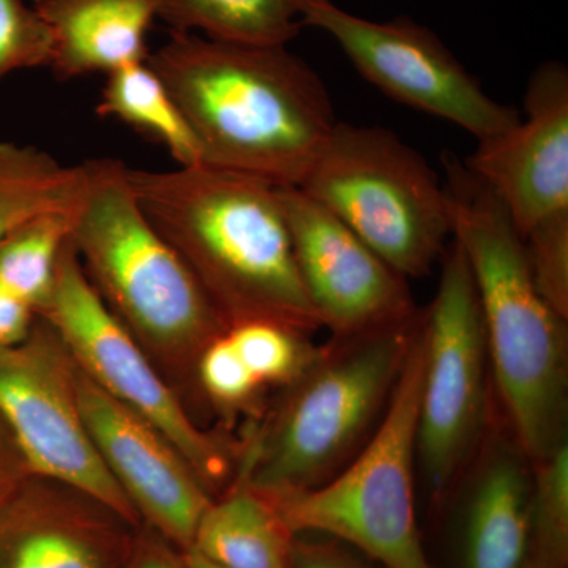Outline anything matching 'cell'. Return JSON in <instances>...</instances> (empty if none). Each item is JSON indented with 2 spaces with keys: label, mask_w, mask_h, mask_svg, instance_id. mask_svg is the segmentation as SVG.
<instances>
[{
  "label": "cell",
  "mask_w": 568,
  "mask_h": 568,
  "mask_svg": "<svg viewBox=\"0 0 568 568\" xmlns=\"http://www.w3.org/2000/svg\"><path fill=\"white\" fill-rule=\"evenodd\" d=\"M148 63L181 108L207 166L298 186L338 123L320 74L286 47L171 32Z\"/></svg>",
  "instance_id": "cell-1"
},
{
  "label": "cell",
  "mask_w": 568,
  "mask_h": 568,
  "mask_svg": "<svg viewBox=\"0 0 568 568\" xmlns=\"http://www.w3.org/2000/svg\"><path fill=\"white\" fill-rule=\"evenodd\" d=\"M134 196L231 327L323 328L295 261L280 186L220 168H129Z\"/></svg>",
  "instance_id": "cell-2"
},
{
  "label": "cell",
  "mask_w": 568,
  "mask_h": 568,
  "mask_svg": "<svg viewBox=\"0 0 568 568\" xmlns=\"http://www.w3.org/2000/svg\"><path fill=\"white\" fill-rule=\"evenodd\" d=\"M85 166L88 181L71 230L84 274L111 315L204 426L212 409L197 368L204 351L226 335L230 325L142 212L129 166L110 159Z\"/></svg>",
  "instance_id": "cell-3"
},
{
  "label": "cell",
  "mask_w": 568,
  "mask_h": 568,
  "mask_svg": "<svg viewBox=\"0 0 568 568\" xmlns=\"http://www.w3.org/2000/svg\"><path fill=\"white\" fill-rule=\"evenodd\" d=\"M444 168L452 235L476 284L497 399L538 462L568 443L567 320L537 290L499 197L450 153Z\"/></svg>",
  "instance_id": "cell-4"
},
{
  "label": "cell",
  "mask_w": 568,
  "mask_h": 568,
  "mask_svg": "<svg viewBox=\"0 0 568 568\" xmlns=\"http://www.w3.org/2000/svg\"><path fill=\"white\" fill-rule=\"evenodd\" d=\"M420 315L317 346L239 439L231 485L287 495L320 487L349 465L386 416Z\"/></svg>",
  "instance_id": "cell-5"
},
{
  "label": "cell",
  "mask_w": 568,
  "mask_h": 568,
  "mask_svg": "<svg viewBox=\"0 0 568 568\" xmlns=\"http://www.w3.org/2000/svg\"><path fill=\"white\" fill-rule=\"evenodd\" d=\"M424 366L420 315L386 416L361 454L320 487L263 495L294 536L334 538L381 568H433L417 521V424Z\"/></svg>",
  "instance_id": "cell-6"
},
{
  "label": "cell",
  "mask_w": 568,
  "mask_h": 568,
  "mask_svg": "<svg viewBox=\"0 0 568 568\" xmlns=\"http://www.w3.org/2000/svg\"><path fill=\"white\" fill-rule=\"evenodd\" d=\"M405 278H422L452 235L444 183L424 156L379 126L338 122L297 186Z\"/></svg>",
  "instance_id": "cell-7"
},
{
  "label": "cell",
  "mask_w": 568,
  "mask_h": 568,
  "mask_svg": "<svg viewBox=\"0 0 568 568\" xmlns=\"http://www.w3.org/2000/svg\"><path fill=\"white\" fill-rule=\"evenodd\" d=\"M424 383L417 424V477L440 514L487 429L495 399L476 284L454 241L432 304L422 310Z\"/></svg>",
  "instance_id": "cell-8"
},
{
  "label": "cell",
  "mask_w": 568,
  "mask_h": 568,
  "mask_svg": "<svg viewBox=\"0 0 568 568\" xmlns=\"http://www.w3.org/2000/svg\"><path fill=\"white\" fill-rule=\"evenodd\" d=\"M39 315L62 336L81 372L115 402L155 426L192 465L213 497L230 487L239 440L194 420L93 290L71 237L59 256L50 301Z\"/></svg>",
  "instance_id": "cell-9"
},
{
  "label": "cell",
  "mask_w": 568,
  "mask_h": 568,
  "mask_svg": "<svg viewBox=\"0 0 568 568\" xmlns=\"http://www.w3.org/2000/svg\"><path fill=\"white\" fill-rule=\"evenodd\" d=\"M298 11L304 28L327 32L358 73L396 102L455 123L478 142L521 121L481 89L436 33L410 18L369 21L334 0H298Z\"/></svg>",
  "instance_id": "cell-10"
},
{
  "label": "cell",
  "mask_w": 568,
  "mask_h": 568,
  "mask_svg": "<svg viewBox=\"0 0 568 568\" xmlns=\"http://www.w3.org/2000/svg\"><path fill=\"white\" fill-rule=\"evenodd\" d=\"M77 375V362L62 336L37 316L22 342L0 346V417L33 474L69 481L141 526L89 436Z\"/></svg>",
  "instance_id": "cell-11"
},
{
  "label": "cell",
  "mask_w": 568,
  "mask_h": 568,
  "mask_svg": "<svg viewBox=\"0 0 568 568\" xmlns=\"http://www.w3.org/2000/svg\"><path fill=\"white\" fill-rule=\"evenodd\" d=\"M295 261L324 328L362 334L416 320L409 280L297 186H280Z\"/></svg>",
  "instance_id": "cell-12"
},
{
  "label": "cell",
  "mask_w": 568,
  "mask_h": 568,
  "mask_svg": "<svg viewBox=\"0 0 568 568\" xmlns=\"http://www.w3.org/2000/svg\"><path fill=\"white\" fill-rule=\"evenodd\" d=\"M77 392L93 446L141 525L189 551L215 497L155 426L111 398L80 366Z\"/></svg>",
  "instance_id": "cell-13"
},
{
  "label": "cell",
  "mask_w": 568,
  "mask_h": 568,
  "mask_svg": "<svg viewBox=\"0 0 568 568\" xmlns=\"http://www.w3.org/2000/svg\"><path fill=\"white\" fill-rule=\"evenodd\" d=\"M138 529L91 493L32 473L0 504V568H122Z\"/></svg>",
  "instance_id": "cell-14"
},
{
  "label": "cell",
  "mask_w": 568,
  "mask_h": 568,
  "mask_svg": "<svg viewBox=\"0 0 568 568\" xmlns=\"http://www.w3.org/2000/svg\"><path fill=\"white\" fill-rule=\"evenodd\" d=\"M525 121L478 142L465 166L507 209L519 235L568 211V71L547 62L530 77Z\"/></svg>",
  "instance_id": "cell-15"
},
{
  "label": "cell",
  "mask_w": 568,
  "mask_h": 568,
  "mask_svg": "<svg viewBox=\"0 0 568 568\" xmlns=\"http://www.w3.org/2000/svg\"><path fill=\"white\" fill-rule=\"evenodd\" d=\"M532 459L495 390L487 429L443 511L455 518L457 568H526Z\"/></svg>",
  "instance_id": "cell-16"
},
{
  "label": "cell",
  "mask_w": 568,
  "mask_h": 568,
  "mask_svg": "<svg viewBox=\"0 0 568 568\" xmlns=\"http://www.w3.org/2000/svg\"><path fill=\"white\" fill-rule=\"evenodd\" d=\"M52 32L51 69L61 80L148 61L156 0H33Z\"/></svg>",
  "instance_id": "cell-17"
},
{
  "label": "cell",
  "mask_w": 568,
  "mask_h": 568,
  "mask_svg": "<svg viewBox=\"0 0 568 568\" xmlns=\"http://www.w3.org/2000/svg\"><path fill=\"white\" fill-rule=\"evenodd\" d=\"M294 540L263 495L233 484L204 511L189 551L220 568H293Z\"/></svg>",
  "instance_id": "cell-18"
},
{
  "label": "cell",
  "mask_w": 568,
  "mask_h": 568,
  "mask_svg": "<svg viewBox=\"0 0 568 568\" xmlns=\"http://www.w3.org/2000/svg\"><path fill=\"white\" fill-rule=\"evenodd\" d=\"M156 18L174 33L244 47H286L304 28L298 0H156Z\"/></svg>",
  "instance_id": "cell-19"
},
{
  "label": "cell",
  "mask_w": 568,
  "mask_h": 568,
  "mask_svg": "<svg viewBox=\"0 0 568 568\" xmlns=\"http://www.w3.org/2000/svg\"><path fill=\"white\" fill-rule=\"evenodd\" d=\"M97 112L148 134L168 149L179 166L204 164L203 152L181 108L148 61L108 74Z\"/></svg>",
  "instance_id": "cell-20"
},
{
  "label": "cell",
  "mask_w": 568,
  "mask_h": 568,
  "mask_svg": "<svg viewBox=\"0 0 568 568\" xmlns=\"http://www.w3.org/2000/svg\"><path fill=\"white\" fill-rule=\"evenodd\" d=\"M88 166H67L51 153L0 140V241L32 216L74 207Z\"/></svg>",
  "instance_id": "cell-21"
},
{
  "label": "cell",
  "mask_w": 568,
  "mask_h": 568,
  "mask_svg": "<svg viewBox=\"0 0 568 568\" xmlns=\"http://www.w3.org/2000/svg\"><path fill=\"white\" fill-rule=\"evenodd\" d=\"M77 205L32 216L0 241V284L31 305L37 315L50 301Z\"/></svg>",
  "instance_id": "cell-22"
},
{
  "label": "cell",
  "mask_w": 568,
  "mask_h": 568,
  "mask_svg": "<svg viewBox=\"0 0 568 568\" xmlns=\"http://www.w3.org/2000/svg\"><path fill=\"white\" fill-rule=\"evenodd\" d=\"M532 467L526 568H568V443Z\"/></svg>",
  "instance_id": "cell-23"
},
{
  "label": "cell",
  "mask_w": 568,
  "mask_h": 568,
  "mask_svg": "<svg viewBox=\"0 0 568 568\" xmlns=\"http://www.w3.org/2000/svg\"><path fill=\"white\" fill-rule=\"evenodd\" d=\"M227 338L263 387L286 386L317 351L310 335L264 321L234 325Z\"/></svg>",
  "instance_id": "cell-24"
},
{
  "label": "cell",
  "mask_w": 568,
  "mask_h": 568,
  "mask_svg": "<svg viewBox=\"0 0 568 568\" xmlns=\"http://www.w3.org/2000/svg\"><path fill=\"white\" fill-rule=\"evenodd\" d=\"M201 390L212 413L233 420L239 413H260V390L263 388L244 364L227 334L204 351L197 368Z\"/></svg>",
  "instance_id": "cell-25"
},
{
  "label": "cell",
  "mask_w": 568,
  "mask_h": 568,
  "mask_svg": "<svg viewBox=\"0 0 568 568\" xmlns=\"http://www.w3.org/2000/svg\"><path fill=\"white\" fill-rule=\"evenodd\" d=\"M521 239L537 290L568 320V211L537 223Z\"/></svg>",
  "instance_id": "cell-26"
},
{
  "label": "cell",
  "mask_w": 568,
  "mask_h": 568,
  "mask_svg": "<svg viewBox=\"0 0 568 568\" xmlns=\"http://www.w3.org/2000/svg\"><path fill=\"white\" fill-rule=\"evenodd\" d=\"M52 32L24 0H0V80L14 71L50 67Z\"/></svg>",
  "instance_id": "cell-27"
},
{
  "label": "cell",
  "mask_w": 568,
  "mask_h": 568,
  "mask_svg": "<svg viewBox=\"0 0 568 568\" xmlns=\"http://www.w3.org/2000/svg\"><path fill=\"white\" fill-rule=\"evenodd\" d=\"M293 568H375L334 538L295 536Z\"/></svg>",
  "instance_id": "cell-28"
},
{
  "label": "cell",
  "mask_w": 568,
  "mask_h": 568,
  "mask_svg": "<svg viewBox=\"0 0 568 568\" xmlns=\"http://www.w3.org/2000/svg\"><path fill=\"white\" fill-rule=\"evenodd\" d=\"M122 568H189L185 552L156 530L141 525L129 559Z\"/></svg>",
  "instance_id": "cell-29"
},
{
  "label": "cell",
  "mask_w": 568,
  "mask_h": 568,
  "mask_svg": "<svg viewBox=\"0 0 568 568\" xmlns=\"http://www.w3.org/2000/svg\"><path fill=\"white\" fill-rule=\"evenodd\" d=\"M37 316L31 305L0 284V346L22 342L32 331Z\"/></svg>",
  "instance_id": "cell-30"
},
{
  "label": "cell",
  "mask_w": 568,
  "mask_h": 568,
  "mask_svg": "<svg viewBox=\"0 0 568 568\" xmlns=\"http://www.w3.org/2000/svg\"><path fill=\"white\" fill-rule=\"evenodd\" d=\"M32 469L9 425L0 417V504L14 491Z\"/></svg>",
  "instance_id": "cell-31"
},
{
  "label": "cell",
  "mask_w": 568,
  "mask_h": 568,
  "mask_svg": "<svg viewBox=\"0 0 568 568\" xmlns=\"http://www.w3.org/2000/svg\"><path fill=\"white\" fill-rule=\"evenodd\" d=\"M185 559L186 564H189V568H220L213 566L209 560L201 558V556L196 555L194 551H185Z\"/></svg>",
  "instance_id": "cell-32"
}]
</instances>
